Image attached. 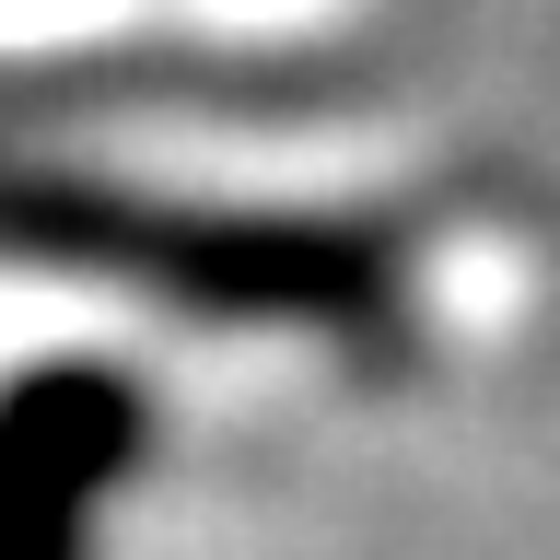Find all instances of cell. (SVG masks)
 Masks as SVG:
<instances>
[{
  "label": "cell",
  "mask_w": 560,
  "mask_h": 560,
  "mask_svg": "<svg viewBox=\"0 0 560 560\" xmlns=\"http://www.w3.org/2000/svg\"><path fill=\"white\" fill-rule=\"evenodd\" d=\"M94 479H105V409L94 397L24 409L12 455H0V560H59V537L94 502Z\"/></svg>",
  "instance_id": "cell-1"
}]
</instances>
